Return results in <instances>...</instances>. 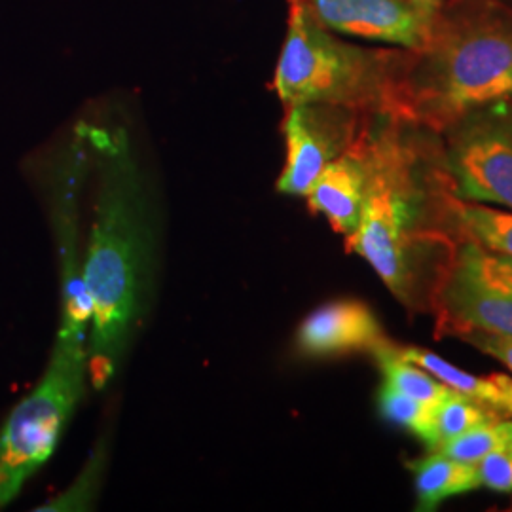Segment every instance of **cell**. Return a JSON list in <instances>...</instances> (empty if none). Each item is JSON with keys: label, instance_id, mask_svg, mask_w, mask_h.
Listing matches in <instances>:
<instances>
[{"label": "cell", "instance_id": "1", "mask_svg": "<svg viewBox=\"0 0 512 512\" xmlns=\"http://www.w3.org/2000/svg\"><path fill=\"white\" fill-rule=\"evenodd\" d=\"M99 181L82 279L92 302L90 384L105 389L122 365L152 293L156 230L143 177L122 135L92 133Z\"/></svg>", "mask_w": 512, "mask_h": 512}, {"label": "cell", "instance_id": "2", "mask_svg": "<svg viewBox=\"0 0 512 512\" xmlns=\"http://www.w3.org/2000/svg\"><path fill=\"white\" fill-rule=\"evenodd\" d=\"M401 63L393 116L435 129L512 101V16L494 4L440 12L427 44Z\"/></svg>", "mask_w": 512, "mask_h": 512}, {"label": "cell", "instance_id": "3", "mask_svg": "<svg viewBox=\"0 0 512 512\" xmlns=\"http://www.w3.org/2000/svg\"><path fill=\"white\" fill-rule=\"evenodd\" d=\"M403 57L344 42L325 29L302 0H291L287 38L274 88L285 107L325 103L361 114H393Z\"/></svg>", "mask_w": 512, "mask_h": 512}, {"label": "cell", "instance_id": "4", "mask_svg": "<svg viewBox=\"0 0 512 512\" xmlns=\"http://www.w3.org/2000/svg\"><path fill=\"white\" fill-rule=\"evenodd\" d=\"M365 124L370 181L365 209L348 249L363 256L385 287L404 304H412L418 285V255L423 234L418 228L421 192L416 184L414 152L403 143L399 118L380 114Z\"/></svg>", "mask_w": 512, "mask_h": 512}, {"label": "cell", "instance_id": "5", "mask_svg": "<svg viewBox=\"0 0 512 512\" xmlns=\"http://www.w3.org/2000/svg\"><path fill=\"white\" fill-rule=\"evenodd\" d=\"M90 329L61 323L48 366L0 431V509L52 458L90 384Z\"/></svg>", "mask_w": 512, "mask_h": 512}, {"label": "cell", "instance_id": "6", "mask_svg": "<svg viewBox=\"0 0 512 512\" xmlns=\"http://www.w3.org/2000/svg\"><path fill=\"white\" fill-rule=\"evenodd\" d=\"M440 334L512 338V256L467 238L440 272Z\"/></svg>", "mask_w": 512, "mask_h": 512}, {"label": "cell", "instance_id": "7", "mask_svg": "<svg viewBox=\"0 0 512 512\" xmlns=\"http://www.w3.org/2000/svg\"><path fill=\"white\" fill-rule=\"evenodd\" d=\"M446 131L444 167L452 196L512 211V101L473 110Z\"/></svg>", "mask_w": 512, "mask_h": 512}, {"label": "cell", "instance_id": "8", "mask_svg": "<svg viewBox=\"0 0 512 512\" xmlns=\"http://www.w3.org/2000/svg\"><path fill=\"white\" fill-rule=\"evenodd\" d=\"M365 126L363 114L325 103H296L287 107L283 133L287 162L277 190L306 196L323 169L342 156Z\"/></svg>", "mask_w": 512, "mask_h": 512}, {"label": "cell", "instance_id": "9", "mask_svg": "<svg viewBox=\"0 0 512 512\" xmlns=\"http://www.w3.org/2000/svg\"><path fill=\"white\" fill-rule=\"evenodd\" d=\"M311 16L334 35L365 38L410 52L421 50L433 23L412 0H302Z\"/></svg>", "mask_w": 512, "mask_h": 512}, {"label": "cell", "instance_id": "10", "mask_svg": "<svg viewBox=\"0 0 512 512\" xmlns=\"http://www.w3.org/2000/svg\"><path fill=\"white\" fill-rule=\"evenodd\" d=\"M385 342L376 315L359 300H336L311 311L296 332V346L308 357L372 353Z\"/></svg>", "mask_w": 512, "mask_h": 512}, {"label": "cell", "instance_id": "11", "mask_svg": "<svg viewBox=\"0 0 512 512\" xmlns=\"http://www.w3.org/2000/svg\"><path fill=\"white\" fill-rule=\"evenodd\" d=\"M363 131L365 126L357 141L323 169L306 194L311 211L323 215L330 226L346 238L361 222L370 181V162Z\"/></svg>", "mask_w": 512, "mask_h": 512}, {"label": "cell", "instance_id": "12", "mask_svg": "<svg viewBox=\"0 0 512 512\" xmlns=\"http://www.w3.org/2000/svg\"><path fill=\"white\" fill-rule=\"evenodd\" d=\"M395 349L406 361L425 368L450 389L494 410L503 418L512 416V380L509 376H503V374L475 376L444 361L429 349L401 348V346H395Z\"/></svg>", "mask_w": 512, "mask_h": 512}, {"label": "cell", "instance_id": "13", "mask_svg": "<svg viewBox=\"0 0 512 512\" xmlns=\"http://www.w3.org/2000/svg\"><path fill=\"white\" fill-rule=\"evenodd\" d=\"M408 467L414 473L420 511H433L444 499L473 492L480 486L476 463L446 458L439 452L412 461Z\"/></svg>", "mask_w": 512, "mask_h": 512}, {"label": "cell", "instance_id": "14", "mask_svg": "<svg viewBox=\"0 0 512 512\" xmlns=\"http://www.w3.org/2000/svg\"><path fill=\"white\" fill-rule=\"evenodd\" d=\"M497 418H503V416L450 389L439 403L433 404L431 429L423 442L431 452H435L446 442L458 439L459 435L467 433L476 425L497 420Z\"/></svg>", "mask_w": 512, "mask_h": 512}, {"label": "cell", "instance_id": "15", "mask_svg": "<svg viewBox=\"0 0 512 512\" xmlns=\"http://www.w3.org/2000/svg\"><path fill=\"white\" fill-rule=\"evenodd\" d=\"M448 213L458 222L461 232L476 243L512 256V211H499L486 205L463 203L454 198H446Z\"/></svg>", "mask_w": 512, "mask_h": 512}, {"label": "cell", "instance_id": "16", "mask_svg": "<svg viewBox=\"0 0 512 512\" xmlns=\"http://www.w3.org/2000/svg\"><path fill=\"white\" fill-rule=\"evenodd\" d=\"M374 359L384 374V384L401 391L408 397L427 404L439 403L440 399L450 391L448 385L442 384L425 368L406 361L389 340L380 348L372 351Z\"/></svg>", "mask_w": 512, "mask_h": 512}, {"label": "cell", "instance_id": "17", "mask_svg": "<svg viewBox=\"0 0 512 512\" xmlns=\"http://www.w3.org/2000/svg\"><path fill=\"white\" fill-rule=\"evenodd\" d=\"M509 446H512V420L497 418L476 425L467 433L459 435L458 439L446 442L435 452L465 463H478L495 450Z\"/></svg>", "mask_w": 512, "mask_h": 512}, {"label": "cell", "instance_id": "18", "mask_svg": "<svg viewBox=\"0 0 512 512\" xmlns=\"http://www.w3.org/2000/svg\"><path fill=\"white\" fill-rule=\"evenodd\" d=\"M380 412L385 420L393 421L414 433L421 440L427 439L431 429V416H433V404L423 403L414 397H408L401 391L382 385L378 393Z\"/></svg>", "mask_w": 512, "mask_h": 512}, {"label": "cell", "instance_id": "19", "mask_svg": "<svg viewBox=\"0 0 512 512\" xmlns=\"http://www.w3.org/2000/svg\"><path fill=\"white\" fill-rule=\"evenodd\" d=\"M103 454L99 452L97 458H93L88 465V473L74 482L73 488L67 490L65 494L55 497L54 501H50L46 507H40V511H82L86 509V505L92 499L93 490L88 488H99V475H101V463H103Z\"/></svg>", "mask_w": 512, "mask_h": 512}, {"label": "cell", "instance_id": "20", "mask_svg": "<svg viewBox=\"0 0 512 512\" xmlns=\"http://www.w3.org/2000/svg\"><path fill=\"white\" fill-rule=\"evenodd\" d=\"M480 486L507 494L512 492V446L495 450L476 463Z\"/></svg>", "mask_w": 512, "mask_h": 512}, {"label": "cell", "instance_id": "21", "mask_svg": "<svg viewBox=\"0 0 512 512\" xmlns=\"http://www.w3.org/2000/svg\"><path fill=\"white\" fill-rule=\"evenodd\" d=\"M458 338L473 344L476 349L492 355L497 361H501L503 365L509 366L512 370V338L486 334V332H467Z\"/></svg>", "mask_w": 512, "mask_h": 512}, {"label": "cell", "instance_id": "22", "mask_svg": "<svg viewBox=\"0 0 512 512\" xmlns=\"http://www.w3.org/2000/svg\"><path fill=\"white\" fill-rule=\"evenodd\" d=\"M412 2L431 23H435V19L442 12V6H444V0H412Z\"/></svg>", "mask_w": 512, "mask_h": 512}]
</instances>
